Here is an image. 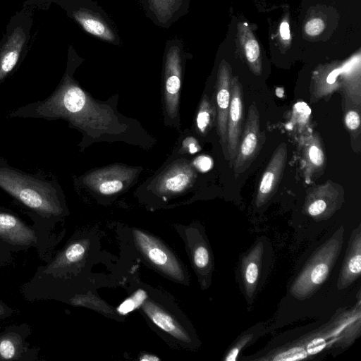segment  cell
I'll use <instances>...</instances> for the list:
<instances>
[{"label": "cell", "instance_id": "obj_3", "mask_svg": "<svg viewBox=\"0 0 361 361\" xmlns=\"http://www.w3.org/2000/svg\"><path fill=\"white\" fill-rule=\"evenodd\" d=\"M243 123V94L237 75L231 80V102L227 118V156L230 167L233 166Z\"/></svg>", "mask_w": 361, "mask_h": 361}, {"label": "cell", "instance_id": "obj_8", "mask_svg": "<svg viewBox=\"0 0 361 361\" xmlns=\"http://www.w3.org/2000/svg\"><path fill=\"white\" fill-rule=\"evenodd\" d=\"M0 238L7 243L29 246L36 242L34 231L12 214L0 212Z\"/></svg>", "mask_w": 361, "mask_h": 361}, {"label": "cell", "instance_id": "obj_2", "mask_svg": "<svg viewBox=\"0 0 361 361\" xmlns=\"http://www.w3.org/2000/svg\"><path fill=\"white\" fill-rule=\"evenodd\" d=\"M264 139L260 130L259 114L255 103L249 107L233 164L235 176L244 172L261 149Z\"/></svg>", "mask_w": 361, "mask_h": 361}, {"label": "cell", "instance_id": "obj_29", "mask_svg": "<svg viewBox=\"0 0 361 361\" xmlns=\"http://www.w3.org/2000/svg\"><path fill=\"white\" fill-rule=\"evenodd\" d=\"M180 87V78L176 74H171L166 80V87L167 92L171 94L178 92Z\"/></svg>", "mask_w": 361, "mask_h": 361}, {"label": "cell", "instance_id": "obj_21", "mask_svg": "<svg viewBox=\"0 0 361 361\" xmlns=\"http://www.w3.org/2000/svg\"><path fill=\"white\" fill-rule=\"evenodd\" d=\"M306 352L303 348H294L288 351L278 355L274 358L275 360H301L306 357Z\"/></svg>", "mask_w": 361, "mask_h": 361}, {"label": "cell", "instance_id": "obj_9", "mask_svg": "<svg viewBox=\"0 0 361 361\" xmlns=\"http://www.w3.org/2000/svg\"><path fill=\"white\" fill-rule=\"evenodd\" d=\"M325 254L319 255L320 258L316 259L314 264L310 266L300 276L293 287L295 293L305 295L326 279L334 253Z\"/></svg>", "mask_w": 361, "mask_h": 361}, {"label": "cell", "instance_id": "obj_19", "mask_svg": "<svg viewBox=\"0 0 361 361\" xmlns=\"http://www.w3.org/2000/svg\"><path fill=\"white\" fill-rule=\"evenodd\" d=\"M189 177L185 173H178L166 180V188L171 191L178 192L183 190L188 183Z\"/></svg>", "mask_w": 361, "mask_h": 361}, {"label": "cell", "instance_id": "obj_5", "mask_svg": "<svg viewBox=\"0 0 361 361\" xmlns=\"http://www.w3.org/2000/svg\"><path fill=\"white\" fill-rule=\"evenodd\" d=\"M232 71L231 66L225 61L219 64L217 74L216 104L218 111V131L224 154L228 160L227 118L231 102Z\"/></svg>", "mask_w": 361, "mask_h": 361}, {"label": "cell", "instance_id": "obj_27", "mask_svg": "<svg viewBox=\"0 0 361 361\" xmlns=\"http://www.w3.org/2000/svg\"><path fill=\"white\" fill-rule=\"evenodd\" d=\"M327 204L322 198H317L312 201L308 206L309 214L315 216L322 214L326 209Z\"/></svg>", "mask_w": 361, "mask_h": 361}, {"label": "cell", "instance_id": "obj_31", "mask_svg": "<svg viewBox=\"0 0 361 361\" xmlns=\"http://www.w3.org/2000/svg\"><path fill=\"white\" fill-rule=\"evenodd\" d=\"M11 310L0 300V319H4L11 313Z\"/></svg>", "mask_w": 361, "mask_h": 361}, {"label": "cell", "instance_id": "obj_11", "mask_svg": "<svg viewBox=\"0 0 361 361\" xmlns=\"http://www.w3.org/2000/svg\"><path fill=\"white\" fill-rule=\"evenodd\" d=\"M25 41V35L20 28L16 29L8 37L0 53V82L16 66Z\"/></svg>", "mask_w": 361, "mask_h": 361}, {"label": "cell", "instance_id": "obj_18", "mask_svg": "<svg viewBox=\"0 0 361 361\" xmlns=\"http://www.w3.org/2000/svg\"><path fill=\"white\" fill-rule=\"evenodd\" d=\"M85 252L84 245L80 243L71 244L63 254V259L68 263H75L80 260Z\"/></svg>", "mask_w": 361, "mask_h": 361}, {"label": "cell", "instance_id": "obj_15", "mask_svg": "<svg viewBox=\"0 0 361 361\" xmlns=\"http://www.w3.org/2000/svg\"><path fill=\"white\" fill-rule=\"evenodd\" d=\"M151 10L158 19L166 23L178 11L183 0H147Z\"/></svg>", "mask_w": 361, "mask_h": 361}, {"label": "cell", "instance_id": "obj_13", "mask_svg": "<svg viewBox=\"0 0 361 361\" xmlns=\"http://www.w3.org/2000/svg\"><path fill=\"white\" fill-rule=\"evenodd\" d=\"M75 19L88 33L103 40L114 42L115 35L111 29L99 16L85 9H80L73 13Z\"/></svg>", "mask_w": 361, "mask_h": 361}, {"label": "cell", "instance_id": "obj_26", "mask_svg": "<svg viewBox=\"0 0 361 361\" xmlns=\"http://www.w3.org/2000/svg\"><path fill=\"white\" fill-rule=\"evenodd\" d=\"M345 123L346 127L353 131L360 128V118L357 111L351 110L347 112L345 116Z\"/></svg>", "mask_w": 361, "mask_h": 361}, {"label": "cell", "instance_id": "obj_20", "mask_svg": "<svg viewBox=\"0 0 361 361\" xmlns=\"http://www.w3.org/2000/svg\"><path fill=\"white\" fill-rule=\"evenodd\" d=\"M206 103L204 102V106H202L197 116V125L201 133L206 131L211 122L210 109L206 105Z\"/></svg>", "mask_w": 361, "mask_h": 361}, {"label": "cell", "instance_id": "obj_6", "mask_svg": "<svg viewBox=\"0 0 361 361\" xmlns=\"http://www.w3.org/2000/svg\"><path fill=\"white\" fill-rule=\"evenodd\" d=\"M288 157L287 145L281 143L274 150L259 181L256 202L262 205L275 192L283 173Z\"/></svg>", "mask_w": 361, "mask_h": 361}, {"label": "cell", "instance_id": "obj_24", "mask_svg": "<svg viewBox=\"0 0 361 361\" xmlns=\"http://www.w3.org/2000/svg\"><path fill=\"white\" fill-rule=\"evenodd\" d=\"M208 250L203 246L196 248L194 252V262L198 268L205 267L209 262Z\"/></svg>", "mask_w": 361, "mask_h": 361}, {"label": "cell", "instance_id": "obj_22", "mask_svg": "<svg viewBox=\"0 0 361 361\" xmlns=\"http://www.w3.org/2000/svg\"><path fill=\"white\" fill-rule=\"evenodd\" d=\"M345 274L350 277L360 275L361 271V255L360 253L353 256L348 262Z\"/></svg>", "mask_w": 361, "mask_h": 361}, {"label": "cell", "instance_id": "obj_23", "mask_svg": "<svg viewBox=\"0 0 361 361\" xmlns=\"http://www.w3.org/2000/svg\"><path fill=\"white\" fill-rule=\"evenodd\" d=\"M279 37L281 43L287 46L290 42V30L289 21L287 17H284L279 25Z\"/></svg>", "mask_w": 361, "mask_h": 361}, {"label": "cell", "instance_id": "obj_4", "mask_svg": "<svg viewBox=\"0 0 361 361\" xmlns=\"http://www.w3.org/2000/svg\"><path fill=\"white\" fill-rule=\"evenodd\" d=\"M133 233L136 245L152 264L169 276L178 280L183 279L179 264L159 242L139 230H134Z\"/></svg>", "mask_w": 361, "mask_h": 361}, {"label": "cell", "instance_id": "obj_10", "mask_svg": "<svg viewBox=\"0 0 361 361\" xmlns=\"http://www.w3.org/2000/svg\"><path fill=\"white\" fill-rule=\"evenodd\" d=\"M304 172L306 180L322 172L325 166V156L321 139L317 134L307 137L302 146Z\"/></svg>", "mask_w": 361, "mask_h": 361}, {"label": "cell", "instance_id": "obj_17", "mask_svg": "<svg viewBox=\"0 0 361 361\" xmlns=\"http://www.w3.org/2000/svg\"><path fill=\"white\" fill-rule=\"evenodd\" d=\"M325 27V22L322 18L312 17L305 23L303 30L308 37H314L321 35Z\"/></svg>", "mask_w": 361, "mask_h": 361}, {"label": "cell", "instance_id": "obj_33", "mask_svg": "<svg viewBox=\"0 0 361 361\" xmlns=\"http://www.w3.org/2000/svg\"><path fill=\"white\" fill-rule=\"evenodd\" d=\"M198 150L195 143H190L189 147V151L190 153H195Z\"/></svg>", "mask_w": 361, "mask_h": 361}, {"label": "cell", "instance_id": "obj_14", "mask_svg": "<svg viewBox=\"0 0 361 361\" xmlns=\"http://www.w3.org/2000/svg\"><path fill=\"white\" fill-rule=\"evenodd\" d=\"M27 343L16 331L0 335V360H23L27 352Z\"/></svg>", "mask_w": 361, "mask_h": 361}, {"label": "cell", "instance_id": "obj_32", "mask_svg": "<svg viewBox=\"0 0 361 361\" xmlns=\"http://www.w3.org/2000/svg\"><path fill=\"white\" fill-rule=\"evenodd\" d=\"M140 360L141 361H158L159 358L152 355H143Z\"/></svg>", "mask_w": 361, "mask_h": 361}, {"label": "cell", "instance_id": "obj_1", "mask_svg": "<svg viewBox=\"0 0 361 361\" xmlns=\"http://www.w3.org/2000/svg\"><path fill=\"white\" fill-rule=\"evenodd\" d=\"M0 188L42 217L61 214L54 184L44 178L16 169L0 159Z\"/></svg>", "mask_w": 361, "mask_h": 361}, {"label": "cell", "instance_id": "obj_7", "mask_svg": "<svg viewBox=\"0 0 361 361\" xmlns=\"http://www.w3.org/2000/svg\"><path fill=\"white\" fill-rule=\"evenodd\" d=\"M237 47L250 70L255 75L262 73V56L259 43L251 27L240 22L237 26Z\"/></svg>", "mask_w": 361, "mask_h": 361}, {"label": "cell", "instance_id": "obj_25", "mask_svg": "<svg viewBox=\"0 0 361 361\" xmlns=\"http://www.w3.org/2000/svg\"><path fill=\"white\" fill-rule=\"evenodd\" d=\"M123 188L120 180H110L102 183L99 188L100 192L104 195H111L118 192Z\"/></svg>", "mask_w": 361, "mask_h": 361}, {"label": "cell", "instance_id": "obj_16", "mask_svg": "<svg viewBox=\"0 0 361 361\" xmlns=\"http://www.w3.org/2000/svg\"><path fill=\"white\" fill-rule=\"evenodd\" d=\"M146 293L142 290H138L130 298L126 299L119 305L117 310L120 314H128L140 305H142L146 298Z\"/></svg>", "mask_w": 361, "mask_h": 361}, {"label": "cell", "instance_id": "obj_28", "mask_svg": "<svg viewBox=\"0 0 361 361\" xmlns=\"http://www.w3.org/2000/svg\"><path fill=\"white\" fill-rule=\"evenodd\" d=\"M194 164L199 171L207 172L212 168L213 161L209 157L202 155L195 159Z\"/></svg>", "mask_w": 361, "mask_h": 361}, {"label": "cell", "instance_id": "obj_12", "mask_svg": "<svg viewBox=\"0 0 361 361\" xmlns=\"http://www.w3.org/2000/svg\"><path fill=\"white\" fill-rule=\"evenodd\" d=\"M143 310L148 317L159 328L175 338L189 343V336L185 330L166 312L150 301L143 305Z\"/></svg>", "mask_w": 361, "mask_h": 361}, {"label": "cell", "instance_id": "obj_30", "mask_svg": "<svg viewBox=\"0 0 361 361\" xmlns=\"http://www.w3.org/2000/svg\"><path fill=\"white\" fill-rule=\"evenodd\" d=\"M258 267L255 262H250L245 270V280L249 284H254L258 278Z\"/></svg>", "mask_w": 361, "mask_h": 361}]
</instances>
